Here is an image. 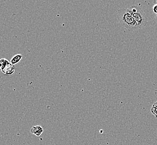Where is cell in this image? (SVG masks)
Wrapping results in <instances>:
<instances>
[{
  "instance_id": "6da1fadb",
  "label": "cell",
  "mask_w": 157,
  "mask_h": 145,
  "mask_svg": "<svg viewBox=\"0 0 157 145\" xmlns=\"http://www.w3.org/2000/svg\"><path fill=\"white\" fill-rule=\"evenodd\" d=\"M116 17L120 23L130 31L139 29L138 25L127 8H122L117 10Z\"/></svg>"
},
{
  "instance_id": "7a4b0ae2",
  "label": "cell",
  "mask_w": 157,
  "mask_h": 145,
  "mask_svg": "<svg viewBox=\"0 0 157 145\" xmlns=\"http://www.w3.org/2000/svg\"><path fill=\"white\" fill-rule=\"evenodd\" d=\"M127 9L135 20V21L138 24L139 29L147 25L148 19L144 11L139 7L134 5Z\"/></svg>"
},
{
  "instance_id": "3957f363",
  "label": "cell",
  "mask_w": 157,
  "mask_h": 145,
  "mask_svg": "<svg viewBox=\"0 0 157 145\" xmlns=\"http://www.w3.org/2000/svg\"><path fill=\"white\" fill-rule=\"evenodd\" d=\"M1 71L5 75L11 76V75H13V74L15 72V68L13 65L9 61Z\"/></svg>"
},
{
  "instance_id": "277c9868",
  "label": "cell",
  "mask_w": 157,
  "mask_h": 145,
  "mask_svg": "<svg viewBox=\"0 0 157 145\" xmlns=\"http://www.w3.org/2000/svg\"><path fill=\"white\" fill-rule=\"evenodd\" d=\"M44 132V129L40 126H34L30 129V132L35 136H40Z\"/></svg>"
},
{
  "instance_id": "5b68a950",
  "label": "cell",
  "mask_w": 157,
  "mask_h": 145,
  "mask_svg": "<svg viewBox=\"0 0 157 145\" xmlns=\"http://www.w3.org/2000/svg\"><path fill=\"white\" fill-rule=\"evenodd\" d=\"M22 59V55L21 54H17L11 59L10 63L14 65L15 64L19 63Z\"/></svg>"
},
{
  "instance_id": "8992f818",
  "label": "cell",
  "mask_w": 157,
  "mask_h": 145,
  "mask_svg": "<svg viewBox=\"0 0 157 145\" xmlns=\"http://www.w3.org/2000/svg\"><path fill=\"white\" fill-rule=\"evenodd\" d=\"M9 62V61L5 59V58H2L1 59H0V69H3V68H5V66H6L7 64Z\"/></svg>"
},
{
  "instance_id": "52a82bcc",
  "label": "cell",
  "mask_w": 157,
  "mask_h": 145,
  "mask_svg": "<svg viewBox=\"0 0 157 145\" xmlns=\"http://www.w3.org/2000/svg\"><path fill=\"white\" fill-rule=\"evenodd\" d=\"M151 113L157 118V102L154 103L151 108Z\"/></svg>"
},
{
  "instance_id": "ba28073f",
  "label": "cell",
  "mask_w": 157,
  "mask_h": 145,
  "mask_svg": "<svg viewBox=\"0 0 157 145\" xmlns=\"http://www.w3.org/2000/svg\"><path fill=\"white\" fill-rule=\"evenodd\" d=\"M153 12L154 13H155V15H157V4L153 6Z\"/></svg>"
},
{
  "instance_id": "9c48e42d",
  "label": "cell",
  "mask_w": 157,
  "mask_h": 145,
  "mask_svg": "<svg viewBox=\"0 0 157 145\" xmlns=\"http://www.w3.org/2000/svg\"><path fill=\"white\" fill-rule=\"evenodd\" d=\"M154 21H155V24H156V25H157V15H155V18H154Z\"/></svg>"
},
{
  "instance_id": "30bf717a",
  "label": "cell",
  "mask_w": 157,
  "mask_h": 145,
  "mask_svg": "<svg viewBox=\"0 0 157 145\" xmlns=\"http://www.w3.org/2000/svg\"><path fill=\"white\" fill-rule=\"evenodd\" d=\"M155 95H157V89H156V90L155 91Z\"/></svg>"
},
{
  "instance_id": "8fae6325",
  "label": "cell",
  "mask_w": 157,
  "mask_h": 145,
  "mask_svg": "<svg viewBox=\"0 0 157 145\" xmlns=\"http://www.w3.org/2000/svg\"></svg>"
}]
</instances>
